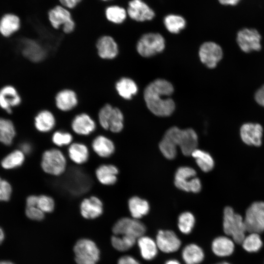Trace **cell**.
<instances>
[{
  "label": "cell",
  "mask_w": 264,
  "mask_h": 264,
  "mask_svg": "<svg viewBox=\"0 0 264 264\" xmlns=\"http://www.w3.org/2000/svg\"><path fill=\"white\" fill-rule=\"evenodd\" d=\"M174 90L172 84L163 79H155L148 84L144 91V98L150 111L158 116L171 115L176 108L170 97Z\"/></svg>",
  "instance_id": "1"
},
{
  "label": "cell",
  "mask_w": 264,
  "mask_h": 264,
  "mask_svg": "<svg viewBox=\"0 0 264 264\" xmlns=\"http://www.w3.org/2000/svg\"><path fill=\"white\" fill-rule=\"evenodd\" d=\"M41 167L46 174L54 176H61L66 170V158L59 149H47L42 154Z\"/></svg>",
  "instance_id": "2"
},
{
  "label": "cell",
  "mask_w": 264,
  "mask_h": 264,
  "mask_svg": "<svg viewBox=\"0 0 264 264\" xmlns=\"http://www.w3.org/2000/svg\"><path fill=\"white\" fill-rule=\"evenodd\" d=\"M223 229L228 236H231L234 242L240 244L245 238L246 231L244 220L232 208L226 207L223 211Z\"/></svg>",
  "instance_id": "3"
},
{
  "label": "cell",
  "mask_w": 264,
  "mask_h": 264,
  "mask_svg": "<svg viewBox=\"0 0 264 264\" xmlns=\"http://www.w3.org/2000/svg\"><path fill=\"white\" fill-rule=\"evenodd\" d=\"M163 37L157 33H148L143 35L136 44L138 54L144 57H150L161 52L165 48Z\"/></svg>",
  "instance_id": "4"
},
{
  "label": "cell",
  "mask_w": 264,
  "mask_h": 264,
  "mask_svg": "<svg viewBox=\"0 0 264 264\" xmlns=\"http://www.w3.org/2000/svg\"><path fill=\"white\" fill-rule=\"evenodd\" d=\"M75 260L77 264H96L100 251L96 244L88 239L78 240L74 246Z\"/></svg>",
  "instance_id": "5"
},
{
  "label": "cell",
  "mask_w": 264,
  "mask_h": 264,
  "mask_svg": "<svg viewBox=\"0 0 264 264\" xmlns=\"http://www.w3.org/2000/svg\"><path fill=\"white\" fill-rule=\"evenodd\" d=\"M196 172L192 168L182 166L178 168L175 175V184L179 189L185 192L198 193L201 189L200 179L196 176Z\"/></svg>",
  "instance_id": "6"
},
{
  "label": "cell",
  "mask_w": 264,
  "mask_h": 264,
  "mask_svg": "<svg viewBox=\"0 0 264 264\" xmlns=\"http://www.w3.org/2000/svg\"><path fill=\"white\" fill-rule=\"evenodd\" d=\"M146 230L145 225L138 220L124 217L113 225L112 231L114 235L128 236L137 240L144 236Z\"/></svg>",
  "instance_id": "7"
},
{
  "label": "cell",
  "mask_w": 264,
  "mask_h": 264,
  "mask_svg": "<svg viewBox=\"0 0 264 264\" xmlns=\"http://www.w3.org/2000/svg\"><path fill=\"white\" fill-rule=\"evenodd\" d=\"M244 222L246 231L258 234L264 231V202H253L246 211Z\"/></svg>",
  "instance_id": "8"
},
{
  "label": "cell",
  "mask_w": 264,
  "mask_h": 264,
  "mask_svg": "<svg viewBox=\"0 0 264 264\" xmlns=\"http://www.w3.org/2000/svg\"><path fill=\"white\" fill-rule=\"evenodd\" d=\"M174 139L176 146L179 147L185 156L191 155L193 152L197 149L198 137L193 129L181 130L177 128L175 131Z\"/></svg>",
  "instance_id": "9"
},
{
  "label": "cell",
  "mask_w": 264,
  "mask_h": 264,
  "mask_svg": "<svg viewBox=\"0 0 264 264\" xmlns=\"http://www.w3.org/2000/svg\"><path fill=\"white\" fill-rule=\"evenodd\" d=\"M198 55L200 61L208 68H215L221 60L223 52L221 47L213 42L202 44L199 49Z\"/></svg>",
  "instance_id": "10"
},
{
  "label": "cell",
  "mask_w": 264,
  "mask_h": 264,
  "mask_svg": "<svg viewBox=\"0 0 264 264\" xmlns=\"http://www.w3.org/2000/svg\"><path fill=\"white\" fill-rule=\"evenodd\" d=\"M261 40L260 34L255 29L243 28L238 32L237 36L239 47L245 53L260 50Z\"/></svg>",
  "instance_id": "11"
},
{
  "label": "cell",
  "mask_w": 264,
  "mask_h": 264,
  "mask_svg": "<svg viewBox=\"0 0 264 264\" xmlns=\"http://www.w3.org/2000/svg\"><path fill=\"white\" fill-rule=\"evenodd\" d=\"M54 102L55 107L59 111L67 112L78 106L79 99L75 90L70 88H64L56 93Z\"/></svg>",
  "instance_id": "12"
},
{
  "label": "cell",
  "mask_w": 264,
  "mask_h": 264,
  "mask_svg": "<svg viewBox=\"0 0 264 264\" xmlns=\"http://www.w3.org/2000/svg\"><path fill=\"white\" fill-rule=\"evenodd\" d=\"M22 102V96L14 86L6 85L0 88V108L7 113H12Z\"/></svg>",
  "instance_id": "13"
},
{
  "label": "cell",
  "mask_w": 264,
  "mask_h": 264,
  "mask_svg": "<svg viewBox=\"0 0 264 264\" xmlns=\"http://www.w3.org/2000/svg\"><path fill=\"white\" fill-rule=\"evenodd\" d=\"M70 127L74 133L80 136H88L94 132L97 124L88 113L82 112L76 114L72 119Z\"/></svg>",
  "instance_id": "14"
},
{
  "label": "cell",
  "mask_w": 264,
  "mask_h": 264,
  "mask_svg": "<svg viewBox=\"0 0 264 264\" xmlns=\"http://www.w3.org/2000/svg\"><path fill=\"white\" fill-rule=\"evenodd\" d=\"M95 48L98 57L103 60H112L119 54L118 45L111 36H100L96 41Z\"/></svg>",
  "instance_id": "15"
},
{
  "label": "cell",
  "mask_w": 264,
  "mask_h": 264,
  "mask_svg": "<svg viewBox=\"0 0 264 264\" xmlns=\"http://www.w3.org/2000/svg\"><path fill=\"white\" fill-rule=\"evenodd\" d=\"M20 49L22 56L33 63L41 62L46 57L45 49L40 43L33 39H24L22 40Z\"/></svg>",
  "instance_id": "16"
},
{
  "label": "cell",
  "mask_w": 264,
  "mask_h": 264,
  "mask_svg": "<svg viewBox=\"0 0 264 264\" xmlns=\"http://www.w3.org/2000/svg\"><path fill=\"white\" fill-rule=\"evenodd\" d=\"M82 216L88 220L99 217L103 213L104 204L102 200L96 196H91L84 198L80 204Z\"/></svg>",
  "instance_id": "17"
},
{
  "label": "cell",
  "mask_w": 264,
  "mask_h": 264,
  "mask_svg": "<svg viewBox=\"0 0 264 264\" xmlns=\"http://www.w3.org/2000/svg\"><path fill=\"white\" fill-rule=\"evenodd\" d=\"M158 248L164 253L176 251L180 248L181 241L176 235L171 230H159L156 237Z\"/></svg>",
  "instance_id": "18"
},
{
  "label": "cell",
  "mask_w": 264,
  "mask_h": 264,
  "mask_svg": "<svg viewBox=\"0 0 264 264\" xmlns=\"http://www.w3.org/2000/svg\"><path fill=\"white\" fill-rule=\"evenodd\" d=\"M127 13L131 19L137 22L151 20L155 15L154 11L141 0L130 1Z\"/></svg>",
  "instance_id": "19"
},
{
  "label": "cell",
  "mask_w": 264,
  "mask_h": 264,
  "mask_svg": "<svg viewBox=\"0 0 264 264\" xmlns=\"http://www.w3.org/2000/svg\"><path fill=\"white\" fill-rule=\"evenodd\" d=\"M263 131V128L259 124L245 123L241 128V137L243 142L248 145L260 146L262 144Z\"/></svg>",
  "instance_id": "20"
},
{
  "label": "cell",
  "mask_w": 264,
  "mask_h": 264,
  "mask_svg": "<svg viewBox=\"0 0 264 264\" xmlns=\"http://www.w3.org/2000/svg\"><path fill=\"white\" fill-rule=\"evenodd\" d=\"M56 123L54 114L48 109L41 110L34 118V127L41 133H45L51 132L55 128Z\"/></svg>",
  "instance_id": "21"
},
{
  "label": "cell",
  "mask_w": 264,
  "mask_h": 264,
  "mask_svg": "<svg viewBox=\"0 0 264 264\" xmlns=\"http://www.w3.org/2000/svg\"><path fill=\"white\" fill-rule=\"evenodd\" d=\"M91 147L94 153L102 158L110 157L115 150V144L112 140L102 134L97 135L93 138Z\"/></svg>",
  "instance_id": "22"
},
{
  "label": "cell",
  "mask_w": 264,
  "mask_h": 264,
  "mask_svg": "<svg viewBox=\"0 0 264 264\" xmlns=\"http://www.w3.org/2000/svg\"><path fill=\"white\" fill-rule=\"evenodd\" d=\"M21 27L20 17L13 13H6L0 18V35L9 38L17 33Z\"/></svg>",
  "instance_id": "23"
},
{
  "label": "cell",
  "mask_w": 264,
  "mask_h": 264,
  "mask_svg": "<svg viewBox=\"0 0 264 264\" xmlns=\"http://www.w3.org/2000/svg\"><path fill=\"white\" fill-rule=\"evenodd\" d=\"M118 173V168L111 164L100 165L95 171V175L98 181L105 186L114 185L117 181Z\"/></svg>",
  "instance_id": "24"
},
{
  "label": "cell",
  "mask_w": 264,
  "mask_h": 264,
  "mask_svg": "<svg viewBox=\"0 0 264 264\" xmlns=\"http://www.w3.org/2000/svg\"><path fill=\"white\" fill-rule=\"evenodd\" d=\"M67 154L72 162L81 165L88 161L90 153L88 148L85 144L75 142H72L68 146Z\"/></svg>",
  "instance_id": "25"
},
{
  "label": "cell",
  "mask_w": 264,
  "mask_h": 264,
  "mask_svg": "<svg viewBox=\"0 0 264 264\" xmlns=\"http://www.w3.org/2000/svg\"><path fill=\"white\" fill-rule=\"evenodd\" d=\"M48 14L50 24L55 29H59L72 20L69 11L60 5L50 9Z\"/></svg>",
  "instance_id": "26"
},
{
  "label": "cell",
  "mask_w": 264,
  "mask_h": 264,
  "mask_svg": "<svg viewBox=\"0 0 264 264\" xmlns=\"http://www.w3.org/2000/svg\"><path fill=\"white\" fill-rule=\"evenodd\" d=\"M115 89L117 94L123 99L130 100L138 91L135 82L131 78L123 77L115 84Z\"/></svg>",
  "instance_id": "27"
},
{
  "label": "cell",
  "mask_w": 264,
  "mask_h": 264,
  "mask_svg": "<svg viewBox=\"0 0 264 264\" xmlns=\"http://www.w3.org/2000/svg\"><path fill=\"white\" fill-rule=\"evenodd\" d=\"M211 248L216 255L219 257H226L233 253L235 245L234 241L228 237L220 236L213 241Z\"/></svg>",
  "instance_id": "28"
},
{
  "label": "cell",
  "mask_w": 264,
  "mask_h": 264,
  "mask_svg": "<svg viewBox=\"0 0 264 264\" xmlns=\"http://www.w3.org/2000/svg\"><path fill=\"white\" fill-rule=\"evenodd\" d=\"M128 207L132 218L137 220L146 215L150 210L148 202L136 196L131 197L129 199Z\"/></svg>",
  "instance_id": "29"
},
{
  "label": "cell",
  "mask_w": 264,
  "mask_h": 264,
  "mask_svg": "<svg viewBox=\"0 0 264 264\" xmlns=\"http://www.w3.org/2000/svg\"><path fill=\"white\" fill-rule=\"evenodd\" d=\"M182 257L186 264H199L203 260L204 254L198 245L191 243L184 247Z\"/></svg>",
  "instance_id": "30"
},
{
  "label": "cell",
  "mask_w": 264,
  "mask_h": 264,
  "mask_svg": "<svg viewBox=\"0 0 264 264\" xmlns=\"http://www.w3.org/2000/svg\"><path fill=\"white\" fill-rule=\"evenodd\" d=\"M137 244L142 257L146 260H153L157 254L156 243L148 236H142L137 239Z\"/></svg>",
  "instance_id": "31"
},
{
  "label": "cell",
  "mask_w": 264,
  "mask_h": 264,
  "mask_svg": "<svg viewBox=\"0 0 264 264\" xmlns=\"http://www.w3.org/2000/svg\"><path fill=\"white\" fill-rule=\"evenodd\" d=\"M16 135V129L13 122L7 118L0 117V142L10 145Z\"/></svg>",
  "instance_id": "32"
},
{
  "label": "cell",
  "mask_w": 264,
  "mask_h": 264,
  "mask_svg": "<svg viewBox=\"0 0 264 264\" xmlns=\"http://www.w3.org/2000/svg\"><path fill=\"white\" fill-rule=\"evenodd\" d=\"M195 159L199 168L204 172L212 170L214 166V161L211 155L207 152L196 149L191 155Z\"/></svg>",
  "instance_id": "33"
},
{
  "label": "cell",
  "mask_w": 264,
  "mask_h": 264,
  "mask_svg": "<svg viewBox=\"0 0 264 264\" xmlns=\"http://www.w3.org/2000/svg\"><path fill=\"white\" fill-rule=\"evenodd\" d=\"M24 160L25 154L20 149L16 150L2 159L1 161V166L6 170L12 169L22 166Z\"/></svg>",
  "instance_id": "34"
},
{
  "label": "cell",
  "mask_w": 264,
  "mask_h": 264,
  "mask_svg": "<svg viewBox=\"0 0 264 264\" xmlns=\"http://www.w3.org/2000/svg\"><path fill=\"white\" fill-rule=\"evenodd\" d=\"M164 24L166 29L171 33H178L186 26V21L181 16L171 14L164 19Z\"/></svg>",
  "instance_id": "35"
},
{
  "label": "cell",
  "mask_w": 264,
  "mask_h": 264,
  "mask_svg": "<svg viewBox=\"0 0 264 264\" xmlns=\"http://www.w3.org/2000/svg\"><path fill=\"white\" fill-rule=\"evenodd\" d=\"M105 15L107 19L115 24L122 23L127 17V12L125 9L117 5L108 7L105 10Z\"/></svg>",
  "instance_id": "36"
},
{
  "label": "cell",
  "mask_w": 264,
  "mask_h": 264,
  "mask_svg": "<svg viewBox=\"0 0 264 264\" xmlns=\"http://www.w3.org/2000/svg\"><path fill=\"white\" fill-rule=\"evenodd\" d=\"M124 120L122 111L118 108L114 107L109 121V131L114 133L121 132L124 128Z\"/></svg>",
  "instance_id": "37"
},
{
  "label": "cell",
  "mask_w": 264,
  "mask_h": 264,
  "mask_svg": "<svg viewBox=\"0 0 264 264\" xmlns=\"http://www.w3.org/2000/svg\"><path fill=\"white\" fill-rule=\"evenodd\" d=\"M136 240L128 236L114 235L111 238V242L115 249L120 251H125L132 247L135 243Z\"/></svg>",
  "instance_id": "38"
},
{
  "label": "cell",
  "mask_w": 264,
  "mask_h": 264,
  "mask_svg": "<svg viewBox=\"0 0 264 264\" xmlns=\"http://www.w3.org/2000/svg\"><path fill=\"white\" fill-rule=\"evenodd\" d=\"M241 244L246 251L256 252L261 248L263 242L258 233H251L245 237Z\"/></svg>",
  "instance_id": "39"
},
{
  "label": "cell",
  "mask_w": 264,
  "mask_h": 264,
  "mask_svg": "<svg viewBox=\"0 0 264 264\" xmlns=\"http://www.w3.org/2000/svg\"><path fill=\"white\" fill-rule=\"evenodd\" d=\"M195 223V217L191 212L182 213L178 217V227L180 232L184 234H188L191 232Z\"/></svg>",
  "instance_id": "40"
},
{
  "label": "cell",
  "mask_w": 264,
  "mask_h": 264,
  "mask_svg": "<svg viewBox=\"0 0 264 264\" xmlns=\"http://www.w3.org/2000/svg\"><path fill=\"white\" fill-rule=\"evenodd\" d=\"M114 106L106 103L99 109L97 113V120L100 127L104 130L109 131V121Z\"/></svg>",
  "instance_id": "41"
},
{
  "label": "cell",
  "mask_w": 264,
  "mask_h": 264,
  "mask_svg": "<svg viewBox=\"0 0 264 264\" xmlns=\"http://www.w3.org/2000/svg\"><path fill=\"white\" fill-rule=\"evenodd\" d=\"M52 142L58 147L68 146L73 142V135L69 132L57 130L51 136Z\"/></svg>",
  "instance_id": "42"
},
{
  "label": "cell",
  "mask_w": 264,
  "mask_h": 264,
  "mask_svg": "<svg viewBox=\"0 0 264 264\" xmlns=\"http://www.w3.org/2000/svg\"><path fill=\"white\" fill-rule=\"evenodd\" d=\"M37 207L44 213H49L55 209V202L54 198L47 195L43 194L38 196Z\"/></svg>",
  "instance_id": "43"
},
{
  "label": "cell",
  "mask_w": 264,
  "mask_h": 264,
  "mask_svg": "<svg viewBox=\"0 0 264 264\" xmlns=\"http://www.w3.org/2000/svg\"><path fill=\"white\" fill-rule=\"evenodd\" d=\"M12 191L10 184L0 177V201H8L10 198Z\"/></svg>",
  "instance_id": "44"
},
{
  "label": "cell",
  "mask_w": 264,
  "mask_h": 264,
  "mask_svg": "<svg viewBox=\"0 0 264 264\" xmlns=\"http://www.w3.org/2000/svg\"><path fill=\"white\" fill-rule=\"evenodd\" d=\"M44 213L37 206L26 207L25 215L29 219L34 220H42L44 218Z\"/></svg>",
  "instance_id": "45"
},
{
  "label": "cell",
  "mask_w": 264,
  "mask_h": 264,
  "mask_svg": "<svg viewBox=\"0 0 264 264\" xmlns=\"http://www.w3.org/2000/svg\"><path fill=\"white\" fill-rule=\"evenodd\" d=\"M255 99L259 105L264 107V85L256 91Z\"/></svg>",
  "instance_id": "46"
},
{
  "label": "cell",
  "mask_w": 264,
  "mask_h": 264,
  "mask_svg": "<svg viewBox=\"0 0 264 264\" xmlns=\"http://www.w3.org/2000/svg\"><path fill=\"white\" fill-rule=\"evenodd\" d=\"M117 264H140L136 259L130 256H124L118 260Z\"/></svg>",
  "instance_id": "47"
},
{
  "label": "cell",
  "mask_w": 264,
  "mask_h": 264,
  "mask_svg": "<svg viewBox=\"0 0 264 264\" xmlns=\"http://www.w3.org/2000/svg\"><path fill=\"white\" fill-rule=\"evenodd\" d=\"M75 28V23L73 19L62 26V30L66 34L71 33Z\"/></svg>",
  "instance_id": "48"
},
{
  "label": "cell",
  "mask_w": 264,
  "mask_h": 264,
  "mask_svg": "<svg viewBox=\"0 0 264 264\" xmlns=\"http://www.w3.org/2000/svg\"><path fill=\"white\" fill-rule=\"evenodd\" d=\"M65 7L68 8H74L82 0H59Z\"/></svg>",
  "instance_id": "49"
},
{
  "label": "cell",
  "mask_w": 264,
  "mask_h": 264,
  "mask_svg": "<svg viewBox=\"0 0 264 264\" xmlns=\"http://www.w3.org/2000/svg\"><path fill=\"white\" fill-rule=\"evenodd\" d=\"M38 199V196L35 195L29 196L26 199V207L37 206Z\"/></svg>",
  "instance_id": "50"
},
{
  "label": "cell",
  "mask_w": 264,
  "mask_h": 264,
  "mask_svg": "<svg viewBox=\"0 0 264 264\" xmlns=\"http://www.w3.org/2000/svg\"><path fill=\"white\" fill-rule=\"evenodd\" d=\"M20 150L25 154H28L32 151V146L30 143L25 142L21 144L20 146Z\"/></svg>",
  "instance_id": "51"
},
{
  "label": "cell",
  "mask_w": 264,
  "mask_h": 264,
  "mask_svg": "<svg viewBox=\"0 0 264 264\" xmlns=\"http://www.w3.org/2000/svg\"><path fill=\"white\" fill-rule=\"evenodd\" d=\"M223 5H235L240 0H218Z\"/></svg>",
  "instance_id": "52"
},
{
  "label": "cell",
  "mask_w": 264,
  "mask_h": 264,
  "mask_svg": "<svg viewBox=\"0 0 264 264\" xmlns=\"http://www.w3.org/2000/svg\"><path fill=\"white\" fill-rule=\"evenodd\" d=\"M164 264H181L178 261L176 260H170L166 262Z\"/></svg>",
  "instance_id": "53"
},
{
  "label": "cell",
  "mask_w": 264,
  "mask_h": 264,
  "mask_svg": "<svg viewBox=\"0 0 264 264\" xmlns=\"http://www.w3.org/2000/svg\"><path fill=\"white\" fill-rule=\"evenodd\" d=\"M4 238V235L3 230L0 228V243L3 241Z\"/></svg>",
  "instance_id": "54"
},
{
  "label": "cell",
  "mask_w": 264,
  "mask_h": 264,
  "mask_svg": "<svg viewBox=\"0 0 264 264\" xmlns=\"http://www.w3.org/2000/svg\"><path fill=\"white\" fill-rule=\"evenodd\" d=\"M0 264H14L10 262L1 261V262H0Z\"/></svg>",
  "instance_id": "55"
},
{
  "label": "cell",
  "mask_w": 264,
  "mask_h": 264,
  "mask_svg": "<svg viewBox=\"0 0 264 264\" xmlns=\"http://www.w3.org/2000/svg\"><path fill=\"white\" fill-rule=\"evenodd\" d=\"M229 264V263H227V262H221V263H218V264Z\"/></svg>",
  "instance_id": "56"
},
{
  "label": "cell",
  "mask_w": 264,
  "mask_h": 264,
  "mask_svg": "<svg viewBox=\"0 0 264 264\" xmlns=\"http://www.w3.org/2000/svg\"><path fill=\"white\" fill-rule=\"evenodd\" d=\"M102 0L106 1V0Z\"/></svg>",
  "instance_id": "57"
}]
</instances>
